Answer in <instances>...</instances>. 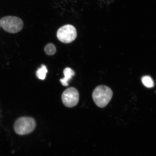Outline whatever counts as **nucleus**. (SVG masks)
I'll use <instances>...</instances> for the list:
<instances>
[{"instance_id": "nucleus-4", "label": "nucleus", "mask_w": 156, "mask_h": 156, "mask_svg": "<svg viewBox=\"0 0 156 156\" xmlns=\"http://www.w3.org/2000/svg\"><path fill=\"white\" fill-rule=\"evenodd\" d=\"M56 34L59 41L62 43L68 44L75 40L77 32L74 27L67 24L60 27L57 31Z\"/></svg>"}, {"instance_id": "nucleus-1", "label": "nucleus", "mask_w": 156, "mask_h": 156, "mask_svg": "<svg viewBox=\"0 0 156 156\" xmlns=\"http://www.w3.org/2000/svg\"><path fill=\"white\" fill-rule=\"evenodd\" d=\"M112 95V89L109 87L102 85L95 88L93 91L92 97L98 106L104 108L108 105Z\"/></svg>"}, {"instance_id": "nucleus-7", "label": "nucleus", "mask_w": 156, "mask_h": 156, "mask_svg": "<svg viewBox=\"0 0 156 156\" xmlns=\"http://www.w3.org/2000/svg\"><path fill=\"white\" fill-rule=\"evenodd\" d=\"M48 72L47 67L44 65H42L41 67L39 68L37 71L36 76L37 77L41 80H44L46 78V74Z\"/></svg>"}, {"instance_id": "nucleus-9", "label": "nucleus", "mask_w": 156, "mask_h": 156, "mask_svg": "<svg viewBox=\"0 0 156 156\" xmlns=\"http://www.w3.org/2000/svg\"><path fill=\"white\" fill-rule=\"evenodd\" d=\"M142 82L144 85L147 88H152L154 87L153 80L149 76H145L142 78Z\"/></svg>"}, {"instance_id": "nucleus-3", "label": "nucleus", "mask_w": 156, "mask_h": 156, "mask_svg": "<svg viewBox=\"0 0 156 156\" xmlns=\"http://www.w3.org/2000/svg\"><path fill=\"white\" fill-rule=\"evenodd\" d=\"M0 25L3 29L9 33L19 32L23 27L22 20L16 16H8L0 20Z\"/></svg>"}, {"instance_id": "nucleus-5", "label": "nucleus", "mask_w": 156, "mask_h": 156, "mask_svg": "<svg viewBox=\"0 0 156 156\" xmlns=\"http://www.w3.org/2000/svg\"><path fill=\"white\" fill-rule=\"evenodd\" d=\"M80 95L76 88L71 87L65 90L62 95V100L66 106L69 108L75 106L79 102Z\"/></svg>"}, {"instance_id": "nucleus-10", "label": "nucleus", "mask_w": 156, "mask_h": 156, "mask_svg": "<svg viewBox=\"0 0 156 156\" xmlns=\"http://www.w3.org/2000/svg\"><path fill=\"white\" fill-rule=\"evenodd\" d=\"M0 26H1V25H0Z\"/></svg>"}, {"instance_id": "nucleus-8", "label": "nucleus", "mask_w": 156, "mask_h": 156, "mask_svg": "<svg viewBox=\"0 0 156 156\" xmlns=\"http://www.w3.org/2000/svg\"><path fill=\"white\" fill-rule=\"evenodd\" d=\"M44 50L45 53L48 55H53L56 53V48L53 44L50 43L46 45Z\"/></svg>"}, {"instance_id": "nucleus-2", "label": "nucleus", "mask_w": 156, "mask_h": 156, "mask_svg": "<svg viewBox=\"0 0 156 156\" xmlns=\"http://www.w3.org/2000/svg\"><path fill=\"white\" fill-rule=\"evenodd\" d=\"M36 126L35 120L30 117H22L17 119L14 124L15 132L19 135H26L31 133Z\"/></svg>"}, {"instance_id": "nucleus-6", "label": "nucleus", "mask_w": 156, "mask_h": 156, "mask_svg": "<svg viewBox=\"0 0 156 156\" xmlns=\"http://www.w3.org/2000/svg\"><path fill=\"white\" fill-rule=\"evenodd\" d=\"M65 77L60 79V81L63 86H68V81L75 75V72L73 70L70 68H66L63 71Z\"/></svg>"}]
</instances>
